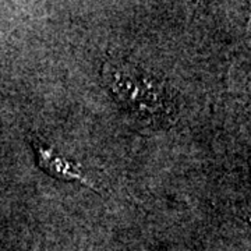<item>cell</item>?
<instances>
[{
	"label": "cell",
	"mask_w": 251,
	"mask_h": 251,
	"mask_svg": "<svg viewBox=\"0 0 251 251\" xmlns=\"http://www.w3.org/2000/svg\"><path fill=\"white\" fill-rule=\"evenodd\" d=\"M103 78L122 108L143 122H163L171 116L173 103L166 87L128 63H106Z\"/></svg>",
	"instance_id": "1"
},
{
	"label": "cell",
	"mask_w": 251,
	"mask_h": 251,
	"mask_svg": "<svg viewBox=\"0 0 251 251\" xmlns=\"http://www.w3.org/2000/svg\"><path fill=\"white\" fill-rule=\"evenodd\" d=\"M31 143L36 151L38 165L46 175L52 176L54 179L64 180V181H73V180L81 181L85 186L94 188V184L85 176L78 162L72 161L62 153L54 151L49 144L38 135H32Z\"/></svg>",
	"instance_id": "2"
}]
</instances>
